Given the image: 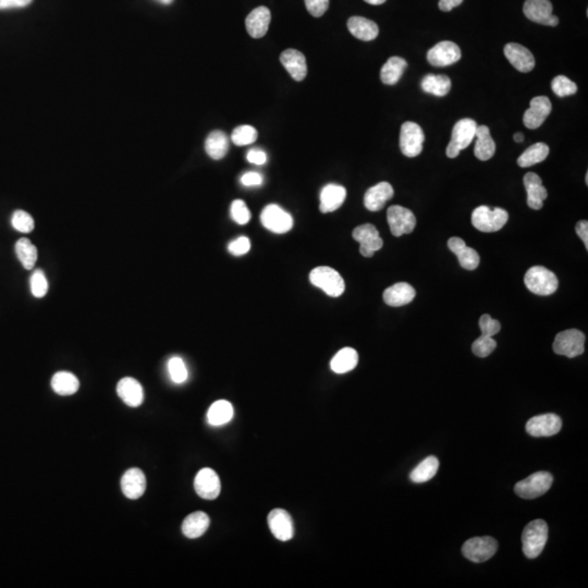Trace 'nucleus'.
I'll list each match as a JSON object with an SVG mask.
<instances>
[{
	"label": "nucleus",
	"instance_id": "1",
	"mask_svg": "<svg viewBox=\"0 0 588 588\" xmlns=\"http://www.w3.org/2000/svg\"><path fill=\"white\" fill-rule=\"evenodd\" d=\"M548 539V525L544 520L532 521L522 533V549L529 559H535L544 550Z\"/></svg>",
	"mask_w": 588,
	"mask_h": 588
},
{
	"label": "nucleus",
	"instance_id": "2",
	"mask_svg": "<svg viewBox=\"0 0 588 588\" xmlns=\"http://www.w3.org/2000/svg\"><path fill=\"white\" fill-rule=\"evenodd\" d=\"M527 289L537 295H550L557 291L559 282L552 271L543 266H534L524 277Z\"/></svg>",
	"mask_w": 588,
	"mask_h": 588
},
{
	"label": "nucleus",
	"instance_id": "3",
	"mask_svg": "<svg viewBox=\"0 0 588 588\" xmlns=\"http://www.w3.org/2000/svg\"><path fill=\"white\" fill-rule=\"evenodd\" d=\"M310 282L329 297H340L346 289L342 275L328 266H320L313 269L310 273Z\"/></svg>",
	"mask_w": 588,
	"mask_h": 588
},
{
	"label": "nucleus",
	"instance_id": "4",
	"mask_svg": "<svg viewBox=\"0 0 588 588\" xmlns=\"http://www.w3.org/2000/svg\"><path fill=\"white\" fill-rule=\"evenodd\" d=\"M509 213L505 209H492L488 206H479L472 213V224L482 232H496L503 229L507 222Z\"/></svg>",
	"mask_w": 588,
	"mask_h": 588
},
{
	"label": "nucleus",
	"instance_id": "5",
	"mask_svg": "<svg viewBox=\"0 0 588 588\" xmlns=\"http://www.w3.org/2000/svg\"><path fill=\"white\" fill-rule=\"evenodd\" d=\"M476 129L477 123L475 120L465 118L458 121L453 127L451 141L447 147V156L449 158H456L462 149L469 147L475 138Z\"/></svg>",
	"mask_w": 588,
	"mask_h": 588
},
{
	"label": "nucleus",
	"instance_id": "6",
	"mask_svg": "<svg viewBox=\"0 0 588 588\" xmlns=\"http://www.w3.org/2000/svg\"><path fill=\"white\" fill-rule=\"evenodd\" d=\"M554 477L548 472H537L521 481L514 487V492L523 499H536L546 494L552 487Z\"/></svg>",
	"mask_w": 588,
	"mask_h": 588
},
{
	"label": "nucleus",
	"instance_id": "7",
	"mask_svg": "<svg viewBox=\"0 0 588 588\" xmlns=\"http://www.w3.org/2000/svg\"><path fill=\"white\" fill-rule=\"evenodd\" d=\"M554 351L558 355L573 357H578L585 351V336L578 329H569L558 333L554 339Z\"/></svg>",
	"mask_w": 588,
	"mask_h": 588
},
{
	"label": "nucleus",
	"instance_id": "8",
	"mask_svg": "<svg viewBox=\"0 0 588 588\" xmlns=\"http://www.w3.org/2000/svg\"><path fill=\"white\" fill-rule=\"evenodd\" d=\"M497 549V540L492 537H474L464 543L462 554L472 563H482L494 557Z\"/></svg>",
	"mask_w": 588,
	"mask_h": 588
},
{
	"label": "nucleus",
	"instance_id": "9",
	"mask_svg": "<svg viewBox=\"0 0 588 588\" xmlns=\"http://www.w3.org/2000/svg\"><path fill=\"white\" fill-rule=\"evenodd\" d=\"M425 134L417 123H404L400 131V149L406 157H417L422 153Z\"/></svg>",
	"mask_w": 588,
	"mask_h": 588
},
{
	"label": "nucleus",
	"instance_id": "10",
	"mask_svg": "<svg viewBox=\"0 0 588 588\" xmlns=\"http://www.w3.org/2000/svg\"><path fill=\"white\" fill-rule=\"evenodd\" d=\"M260 222L266 229L278 235L290 231L293 227L291 215L276 204L266 206L260 215Z\"/></svg>",
	"mask_w": 588,
	"mask_h": 588
},
{
	"label": "nucleus",
	"instance_id": "11",
	"mask_svg": "<svg viewBox=\"0 0 588 588\" xmlns=\"http://www.w3.org/2000/svg\"><path fill=\"white\" fill-rule=\"evenodd\" d=\"M390 231L395 237L412 233L417 226V218L410 209L402 206L393 205L387 211Z\"/></svg>",
	"mask_w": 588,
	"mask_h": 588
},
{
	"label": "nucleus",
	"instance_id": "12",
	"mask_svg": "<svg viewBox=\"0 0 588 588\" xmlns=\"http://www.w3.org/2000/svg\"><path fill=\"white\" fill-rule=\"evenodd\" d=\"M353 239L359 243V252L364 258H372L384 245L379 232L370 224L357 227L353 230Z\"/></svg>",
	"mask_w": 588,
	"mask_h": 588
},
{
	"label": "nucleus",
	"instance_id": "13",
	"mask_svg": "<svg viewBox=\"0 0 588 588\" xmlns=\"http://www.w3.org/2000/svg\"><path fill=\"white\" fill-rule=\"evenodd\" d=\"M563 421L556 414L548 413L532 417L526 424V432L533 437H552L561 430Z\"/></svg>",
	"mask_w": 588,
	"mask_h": 588
},
{
	"label": "nucleus",
	"instance_id": "14",
	"mask_svg": "<svg viewBox=\"0 0 588 588\" xmlns=\"http://www.w3.org/2000/svg\"><path fill=\"white\" fill-rule=\"evenodd\" d=\"M526 18L543 25L557 26L558 17L552 14V5L549 0H526L523 7Z\"/></svg>",
	"mask_w": 588,
	"mask_h": 588
},
{
	"label": "nucleus",
	"instance_id": "15",
	"mask_svg": "<svg viewBox=\"0 0 588 588\" xmlns=\"http://www.w3.org/2000/svg\"><path fill=\"white\" fill-rule=\"evenodd\" d=\"M461 57L462 54L460 48L450 41L438 43L427 52V60L434 67H448L458 63Z\"/></svg>",
	"mask_w": 588,
	"mask_h": 588
},
{
	"label": "nucleus",
	"instance_id": "16",
	"mask_svg": "<svg viewBox=\"0 0 588 588\" xmlns=\"http://www.w3.org/2000/svg\"><path fill=\"white\" fill-rule=\"evenodd\" d=\"M194 488L200 498L207 500L216 499L222 490L218 474L209 468L200 470L194 479Z\"/></svg>",
	"mask_w": 588,
	"mask_h": 588
},
{
	"label": "nucleus",
	"instance_id": "17",
	"mask_svg": "<svg viewBox=\"0 0 588 588\" xmlns=\"http://www.w3.org/2000/svg\"><path fill=\"white\" fill-rule=\"evenodd\" d=\"M552 103L546 96L534 97L529 103V108L523 116V123L526 128L537 129L545 123V120L552 112Z\"/></svg>",
	"mask_w": 588,
	"mask_h": 588
},
{
	"label": "nucleus",
	"instance_id": "18",
	"mask_svg": "<svg viewBox=\"0 0 588 588\" xmlns=\"http://www.w3.org/2000/svg\"><path fill=\"white\" fill-rule=\"evenodd\" d=\"M269 529L278 540L288 541L294 536L293 521L286 510L275 509L269 514Z\"/></svg>",
	"mask_w": 588,
	"mask_h": 588
},
{
	"label": "nucleus",
	"instance_id": "19",
	"mask_svg": "<svg viewBox=\"0 0 588 588\" xmlns=\"http://www.w3.org/2000/svg\"><path fill=\"white\" fill-rule=\"evenodd\" d=\"M503 52L509 63L520 72H531L535 68V58L533 54L522 45L509 43L505 45Z\"/></svg>",
	"mask_w": 588,
	"mask_h": 588
},
{
	"label": "nucleus",
	"instance_id": "20",
	"mask_svg": "<svg viewBox=\"0 0 588 588\" xmlns=\"http://www.w3.org/2000/svg\"><path fill=\"white\" fill-rule=\"evenodd\" d=\"M271 13L267 7L260 6L254 9L245 20L246 31L253 39L265 36L271 24Z\"/></svg>",
	"mask_w": 588,
	"mask_h": 588
},
{
	"label": "nucleus",
	"instance_id": "21",
	"mask_svg": "<svg viewBox=\"0 0 588 588\" xmlns=\"http://www.w3.org/2000/svg\"><path fill=\"white\" fill-rule=\"evenodd\" d=\"M448 247L450 249L451 252L456 254L462 269L474 271L479 267L481 262L479 253L468 246L461 238L453 237L449 239Z\"/></svg>",
	"mask_w": 588,
	"mask_h": 588
},
{
	"label": "nucleus",
	"instance_id": "22",
	"mask_svg": "<svg viewBox=\"0 0 588 588\" xmlns=\"http://www.w3.org/2000/svg\"><path fill=\"white\" fill-rule=\"evenodd\" d=\"M523 181L527 192V205L535 211L543 209L544 200L548 196V192L543 185L540 177L534 172H527L524 176Z\"/></svg>",
	"mask_w": 588,
	"mask_h": 588
},
{
	"label": "nucleus",
	"instance_id": "23",
	"mask_svg": "<svg viewBox=\"0 0 588 588\" xmlns=\"http://www.w3.org/2000/svg\"><path fill=\"white\" fill-rule=\"evenodd\" d=\"M280 63L295 81L301 82L306 78L307 65L305 56L297 50H284L280 55Z\"/></svg>",
	"mask_w": 588,
	"mask_h": 588
},
{
	"label": "nucleus",
	"instance_id": "24",
	"mask_svg": "<svg viewBox=\"0 0 588 588\" xmlns=\"http://www.w3.org/2000/svg\"><path fill=\"white\" fill-rule=\"evenodd\" d=\"M121 490L129 499L136 500L143 496L146 490V477L140 469H130L123 474Z\"/></svg>",
	"mask_w": 588,
	"mask_h": 588
},
{
	"label": "nucleus",
	"instance_id": "25",
	"mask_svg": "<svg viewBox=\"0 0 588 588\" xmlns=\"http://www.w3.org/2000/svg\"><path fill=\"white\" fill-rule=\"evenodd\" d=\"M118 396L131 408H138L143 403L144 390L141 384L134 378L125 377L117 385Z\"/></svg>",
	"mask_w": 588,
	"mask_h": 588
},
{
	"label": "nucleus",
	"instance_id": "26",
	"mask_svg": "<svg viewBox=\"0 0 588 588\" xmlns=\"http://www.w3.org/2000/svg\"><path fill=\"white\" fill-rule=\"evenodd\" d=\"M395 191L388 182H380L368 189L365 193L364 205L368 211H378L384 209L385 204L393 198Z\"/></svg>",
	"mask_w": 588,
	"mask_h": 588
},
{
	"label": "nucleus",
	"instance_id": "27",
	"mask_svg": "<svg viewBox=\"0 0 588 588\" xmlns=\"http://www.w3.org/2000/svg\"><path fill=\"white\" fill-rule=\"evenodd\" d=\"M346 198V190L342 185H327L320 192L319 209L322 213H333L342 207Z\"/></svg>",
	"mask_w": 588,
	"mask_h": 588
},
{
	"label": "nucleus",
	"instance_id": "28",
	"mask_svg": "<svg viewBox=\"0 0 588 588\" xmlns=\"http://www.w3.org/2000/svg\"><path fill=\"white\" fill-rule=\"evenodd\" d=\"M415 290L411 284L406 282H399L389 286L384 292V301L389 306L399 307L409 304L415 297Z\"/></svg>",
	"mask_w": 588,
	"mask_h": 588
},
{
	"label": "nucleus",
	"instance_id": "29",
	"mask_svg": "<svg viewBox=\"0 0 588 588\" xmlns=\"http://www.w3.org/2000/svg\"><path fill=\"white\" fill-rule=\"evenodd\" d=\"M348 29L350 33L357 39L370 42L375 39L379 34V29L377 24L372 20L363 18V17H352L348 21Z\"/></svg>",
	"mask_w": 588,
	"mask_h": 588
},
{
	"label": "nucleus",
	"instance_id": "30",
	"mask_svg": "<svg viewBox=\"0 0 588 588\" xmlns=\"http://www.w3.org/2000/svg\"><path fill=\"white\" fill-rule=\"evenodd\" d=\"M209 523L211 520L205 512L198 511V512L191 513L190 516H187L183 521V535L190 539L198 538L209 529Z\"/></svg>",
	"mask_w": 588,
	"mask_h": 588
},
{
	"label": "nucleus",
	"instance_id": "31",
	"mask_svg": "<svg viewBox=\"0 0 588 588\" xmlns=\"http://www.w3.org/2000/svg\"><path fill=\"white\" fill-rule=\"evenodd\" d=\"M475 136L477 138L475 149H474L475 156L482 162L490 160L496 151V143L490 136V128L486 125H477Z\"/></svg>",
	"mask_w": 588,
	"mask_h": 588
},
{
	"label": "nucleus",
	"instance_id": "32",
	"mask_svg": "<svg viewBox=\"0 0 588 588\" xmlns=\"http://www.w3.org/2000/svg\"><path fill=\"white\" fill-rule=\"evenodd\" d=\"M408 67V63L403 58L393 56L387 60V63L383 65L380 71V78L384 84L387 85H395L400 81L403 76L404 70Z\"/></svg>",
	"mask_w": 588,
	"mask_h": 588
},
{
	"label": "nucleus",
	"instance_id": "33",
	"mask_svg": "<svg viewBox=\"0 0 588 588\" xmlns=\"http://www.w3.org/2000/svg\"><path fill=\"white\" fill-rule=\"evenodd\" d=\"M229 149V138L222 131H213L209 133L205 141V151L211 158L215 160L224 158Z\"/></svg>",
	"mask_w": 588,
	"mask_h": 588
},
{
	"label": "nucleus",
	"instance_id": "34",
	"mask_svg": "<svg viewBox=\"0 0 588 588\" xmlns=\"http://www.w3.org/2000/svg\"><path fill=\"white\" fill-rule=\"evenodd\" d=\"M235 415L233 406L229 401L218 400L213 402L207 412V422L211 426H222L229 423Z\"/></svg>",
	"mask_w": 588,
	"mask_h": 588
},
{
	"label": "nucleus",
	"instance_id": "35",
	"mask_svg": "<svg viewBox=\"0 0 588 588\" xmlns=\"http://www.w3.org/2000/svg\"><path fill=\"white\" fill-rule=\"evenodd\" d=\"M359 363V354L352 348H344L333 357L330 362V368L336 374H346L351 372Z\"/></svg>",
	"mask_w": 588,
	"mask_h": 588
},
{
	"label": "nucleus",
	"instance_id": "36",
	"mask_svg": "<svg viewBox=\"0 0 588 588\" xmlns=\"http://www.w3.org/2000/svg\"><path fill=\"white\" fill-rule=\"evenodd\" d=\"M421 87L427 94L443 97L450 92L451 80L449 76H443V74H439V76L427 74L423 78Z\"/></svg>",
	"mask_w": 588,
	"mask_h": 588
},
{
	"label": "nucleus",
	"instance_id": "37",
	"mask_svg": "<svg viewBox=\"0 0 588 588\" xmlns=\"http://www.w3.org/2000/svg\"><path fill=\"white\" fill-rule=\"evenodd\" d=\"M78 378L69 372H56L52 379V388L60 396H71L78 390Z\"/></svg>",
	"mask_w": 588,
	"mask_h": 588
},
{
	"label": "nucleus",
	"instance_id": "38",
	"mask_svg": "<svg viewBox=\"0 0 588 588\" xmlns=\"http://www.w3.org/2000/svg\"><path fill=\"white\" fill-rule=\"evenodd\" d=\"M438 468H439L438 459L434 456H428L411 472L410 479L417 484L428 482L437 474Z\"/></svg>",
	"mask_w": 588,
	"mask_h": 588
},
{
	"label": "nucleus",
	"instance_id": "39",
	"mask_svg": "<svg viewBox=\"0 0 588 588\" xmlns=\"http://www.w3.org/2000/svg\"><path fill=\"white\" fill-rule=\"evenodd\" d=\"M549 146L545 143H536L529 146L518 159V166L522 168H529L534 165L544 162L549 155Z\"/></svg>",
	"mask_w": 588,
	"mask_h": 588
},
{
	"label": "nucleus",
	"instance_id": "40",
	"mask_svg": "<svg viewBox=\"0 0 588 588\" xmlns=\"http://www.w3.org/2000/svg\"><path fill=\"white\" fill-rule=\"evenodd\" d=\"M16 253L19 260L25 269H32L37 260V249L26 238H22L16 243Z\"/></svg>",
	"mask_w": 588,
	"mask_h": 588
},
{
	"label": "nucleus",
	"instance_id": "41",
	"mask_svg": "<svg viewBox=\"0 0 588 588\" xmlns=\"http://www.w3.org/2000/svg\"><path fill=\"white\" fill-rule=\"evenodd\" d=\"M258 133L252 125H239L232 131L231 141L237 146L250 145L258 140Z\"/></svg>",
	"mask_w": 588,
	"mask_h": 588
},
{
	"label": "nucleus",
	"instance_id": "42",
	"mask_svg": "<svg viewBox=\"0 0 588 588\" xmlns=\"http://www.w3.org/2000/svg\"><path fill=\"white\" fill-rule=\"evenodd\" d=\"M552 89L559 97L571 96L578 92V86L565 76H558L552 80Z\"/></svg>",
	"mask_w": 588,
	"mask_h": 588
},
{
	"label": "nucleus",
	"instance_id": "43",
	"mask_svg": "<svg viewBox=\"0 0 588 588\" xmlns=\"http://www.w3.org/2000/svg\"><path fill=\"white\" fill-rule=\"evenodd\" d=\"M168 372L175 384H183L188 379L189 374L183 359L179 357H171L168 362Z\"/></svg>",
	"mask_w": 588,
	"mask_h": 588
},
{
	"label": "nucleus",
	"instance_id": "44",
	"mask_svg": "<svg viewBox=\"0 0 588 588\" xmlns=\"http://www.w3.org/2000/svg\"><path fill=\"white\" fill-rule=\"evenodd\" d=\"M11 224L17 231L30 233L34 229V219L24 211H16L11 218Z\"/></svg>",
	"mask_w": 588,
	"mask_h": 588
},
{
	"label": "nucleus",
	"instance_id": "45",
	"mask_svg": "<svg viewBox=\"0 0 588 588\" xmlns=\"http://www.w3.org/2000/svg\"><path fill=\"white\" fill-rule=\"evenodd\" d=\"M30 284H31L32 294L37 299L44 297L48 294V278L45 276L44 271L42 269H36V271H33L31 279H30Z\"/></svg>",
	"mask_w": 588,
	"mask_h": 588
},
{
	"label": "nucleus",
	"instance_id": "46",
	"mask_svg": "<svg viewBox=\"0 0 588 588\" xmlns=\"http://www.w3.org/2000/svg\"><path fill=\"white\" fill-rule=\"evenodd\" d=\"M497 346L492 337L481 336L474 342L472 351L479 357H487L492 353Z\"/></svg>",
	"mask_w": 588,
	"mask_h": 588
},
{
	"label": "nucleus",
	"instance_id": "47",
	"mask_svg": "<svg viewBox=\"0 0 588 588\" xmlns=\"http://www.w3.org/2000/svg\"><path fill=\"white\" fill-rule=\"evenodd\" d=\"M230 213H231V218L239 224H246L252 217L250 209H247L246 204L242 200H235L232 202Z\"/></svg>",
	"mask_w": 588,
	"mask_h": 588
},
{
	"label": "nucleus",
	"instance_id": "48",
	"mask_svg": "<svg viewBox=\"0 0 588 588\" xmlns=\"http://www.w3.org/2000/svg\"><path fill=\"white\" fill-rule=\"evenodd\" d=\"M479 325L481 331H482V336L485 337H494L501 329L499 322L492 318V316L488 315V314H484L482 317L479 318Z\"/></svg>",
	"mask_w": 588,
	"mask_h": 588
},
{
	"label": "nucleus",
	"instance_id": "49",
	"mask_svg": "<svg viewBox=\"0 0 588 588\" xmlns=\"http://www.w3.org/2000/svg\"><path fill=\"white\" fill-rule=\"evenodd\" d=\"M307 11L311 16L320 18L329 8V0H305Z\"/></svg>",
	"mask_w": 588,
	"mask_h": 588
},
{
	"label": "nucleus",
	"instance_id": "50",
	"mask_svg": "<svg viewBox=\"0 0 588 588\" xmlns=\"http://www.w3.org/2000/svg\"><path fill=\"white\" fill-rule=\"evenodd\" d=\"M251 249V241L249 238L241 237L238 238L235 241H232L228 245V250L231 253L232 255L242 256L246 254Z\"/></svg>",
	"mask_w": 588,
	"mask_h": 588
},
{
	"label": "nucleus",
	"instance_id": "51",
	"mask_svg": "<svg viewBox=\"0 0 588 588\" xmlns=\"http://www.w3.org/2000/svg\"><path fill=\"white\" fill-rule=\"evenodd\" d=\"M241 183L244 187H258L263 183V176L258 172H246L241 177Z\"/></svg>",
	"mask_w": 588,
	"mask_h": 588
},
{
	"label": "nucleus",
	"instance_id": "52",
	"mask_svg": "<svg viewBox=\"0 0 588 588\" xmlns=\"http://www.w3.org/2000/svg\"><path fill=\"white\" fill-rule=\"evenodd\" d=\"M247 162H252V164L260 165L265 164L267 162V155H266L265 151H262L260 149H252L249 151L246 155Z\"/></svg>",
	"mask_w": 588,
	"mask_h": 588
},
{
	"label": "nucleus",
	"instance_id": "53",
	"mask_svg": "<svg viewBox=\"0 0 588 588\" xmlns=\"http://www.w3.org/2000/svg\"><path fill=\"white\" fill-rule=\"evenodd\" d=\"M33 0H0V10L3 9L23 8Z\"/></svg>",
	"mask_w": 588,
	"mask_h": 588
},
{
	"label": "nucleus",
	"instance_id": "54",
	"mask_svg": "<svg viewBox=\"0 0 588 588\" xmlns=\"http://www.w3.org/2000/svg\"><path fill=\"white\" fill-rule=\"evenodd\" d=\"M576 230L578 237L585 244L586 249H588V222L586 220H580L576 224Z\"/></svg>",
	"mask_w": 588,
	"mask_h": 588
},
{
	"label": "nucleus",
	"instance_id": "55",
	"mask_svg": "<svg viewBox=\"0 0 588 588\" xmlns=\"http://www.w3.org/2000/svg\"><path fill=\"white\" fill-rule=\"evenodd\" d=\"M462 3L463 0H439V9L443 12H449Z\"/></svg>",
	"mask_w": 588,
	"mask_h": 588
},
{
	"label": "nucleus",
	"instance_id": "56",
	"mask_svg": "<svg viewBox=\"0 0 588 588\" xmlns=\"http://www.w3.org/2000/svg\"><path fill=\"white\" fill-rule=\"evenodd\" d=\"M513 140L516 142V143H522L524 141V134L523 133L518 132L513 136Z\"/></svg>",
	"mask_w": 588,
	"mask_h": 588
},
{
	"label": "nucleus",
	"instance_id": "57",
	"mask_svg": "<svg viewBox=\"0 0 588 588\" xmlns=\"http://www.w3.org/2000/svg\"><path fill=\"white\" fill-rule=\"evenodd\" d=\"M365 3H370V5L374 6H379L385 3L387 0H364Z\"/></svg>",
	"mask_w": 588,
	"mask_h": 588
},
{
	"label": "nucleus",
	"instance_id": "58",
	"mask_svg": "<svg viewBox=\"0 0 588 588\" xmlns=\"http://www.w3.org/2000/svg\"><path fill=\"white\" fill-rule=\"evenodd\" d=\"M157 1L162 3V5H170V3H174V0H157Z\"/></svg>",
	"mask_w": 588,
	"mask_h": 588
}]
</instances>
